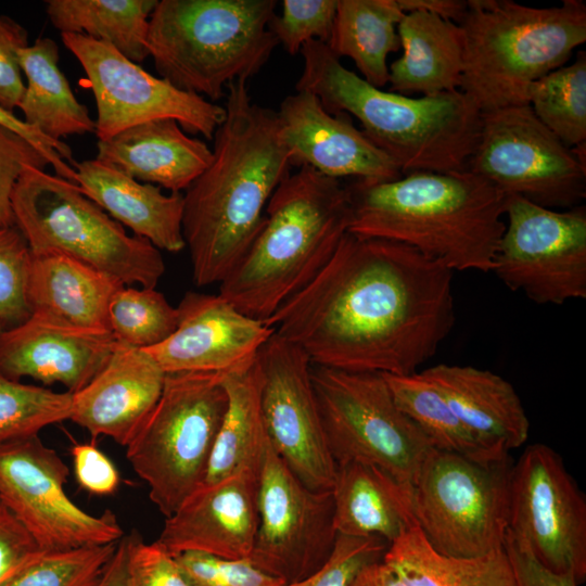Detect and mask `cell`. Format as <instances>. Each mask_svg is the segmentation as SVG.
Listing matches in <instances>:
<instances>
[{"label":"cell","instance_id":"obj_51","mask_svg":"<svg viewBox=\"0 0 586 586\" xmlns=\"http://www.w3.org/2000/svg\"><path fill=\"white\" fill-rule=\"evenodd\" d=\"M404 13L426 12L460 24L468 11V0H397Z\"/></svg>","mask_w":586,"mask_h":586},{"label":"cell","instance_id":"obj_8","mask_svg":"<svg viewBox=\"0 0 586 586\" xmlns=\"http://www.w3.org/2000/svg\"><path fill=\"white\" fill-rule=\"evenodd\" d=\"M14 226L34 255L58 253L114 277L124 285L155 288L165 272L161 251L129 235L79 187L27 168L11 199Z\"/></svg>","mask_w":586,"mask_h":586},{"label":"cell","instance_id":"obj_23","mask_svg":"<svg viewBox=\"0 0 586 586\" xmlns=\"http://www.w3.org/2000/svg\"><path fill=\"white\" fill-rule=\"evenodd\" d=\"M166 373L141 348L115 342L102 369L72 393L69 420L127 446L156 405Z\"/></svg>","mask_w":586,"mask_h":586},{"label":"cell","instance_id":"obj_36","mask_svg":"<svg viewBox=\"0 0 586 586\" xmlns=\"http://www.w3.org/2000/svg\"><path fill=\"white\" fill-rule=\"evenodd\" d=\"M527 103L566 146L586 142V53L533 82Z\"/></svg>","mask_w":586,"mask_h":586},{"label":"cell","instance_id":"obj_32","mask_svg":"<svg viewBox=\"0 0 586 586\" xmlns=\"http://www.w3.org/2000/svg\"><path fill=\"white\" fill-rule=\"evenodd\" d=\"M383 562L407 586H515L505 548L471 558L441 555L417 524L391 543Z\"/></svg>","mask_w":586,"mask_h":586},{"label":"cell","instance_id":"obj_13","mask_svg":"<svg viewBox=\"0 0 586 586\" xmlns=\"http://www.w3.org/2000/svg\"><path fill=\"white\" fill-rule=\"evenodd\" d=\"M494 272L539 305L586 298V207L558 211L507 195Z\"/></svg>","mask_w":586,"mask_h":586},{"label":"cell","instance_id":"obj_22","mask_svg":"<svg viewBox=\"0 0 586 586\" xmlns=\"http://www.w3.org/2000/svg\"><path fill=\"white\" fill-rule=\"evenodd\" d=\"M111 331L81 328L43 313L0 332V372L61 383L75 393L102 369L115 344Z\"/></svg>","mask_w":586,"mask_h":586},{"label":"cell","instance_id":"obj_35","mask_svg":"<svg viewBox=\"0 0 586 586\" xmlns=\"http://www.w3.org/2000/svg\"><path fill=\"white\" fill-rule=\"evenodd\" d=\"M382 375L399 409L433 448L480 461L508 458V455L486 449L458 419L435 384L420 371L407 375Z\"/></svg>","mask_w":586,"mask_h":586},{"label":"cell","instance_id":"obj_38","mask_svg":"<svg viewBox=\"0 0 586 586\" xmlns=\"http://www.w3.org/2000/svg\"><path fill=\"white\" fill-rule=\"evenodd\" d=\"M72 393L24 384L0 372V445L69 420Z\"/></svg>","mask_w":586,"mask_h":586},{"label":"cell","instance_id":"obj_17","mask_svg":"<svg viewBox=\"0 0 586 586\" xmlns=\"http://www.w3.org/2000/svg\"><path fill=\"white\" fill-rule=\"evenodd\" d=\"M331 489L306 486L268 443L258 472V527L250 560L285 585L315 572L336 539Z\"/></svg>","mask_w":586,"mask_h":586},{"label":"cell","instance_id":"obj_27","mask_svg":"<svg viewBox=\"0 0 586 586\" xmlns=\"http://www.w3.org/2000/svg\"><path fill=\"white\" fill-rule=\"evenodd\" d=\"M331 492L337 534L377 536L391 545L417 524L412 487L377 466L359 461L336 464Z\"/></svg>","mask_w":586,"mask_h":586},{"label":"cell","instance_id":"obj_5","mask_svg":"<svg viewBox=\"0 0 586 586\" xmlns=\"http://www.w3.org/2000/svg\"><path fill=\"white\" fill-rule=\"evenodd\" d=\"M349 220L347 184L298 167L272 193L259 231L218 294L265 322L322 270Z\"/></svg>","mask_w":586,"mask_h":586},{"label":"cell","instance_id":"obj_48","mask_svg":"<svg viewBox=\"0 0 586 586\" xmlns=\"http://www.w3.org/2000/svg\"><path fill=\"white\" fill-rule=\"evenodd\" d=\"M72 457L79 485L94 495H111L119 485L114 463L93 444H75Z\"/></svg>","mask_w":586,"mask_h":586},{"label":"cell","instance_id":"obj_29","mask_svg":"<svg viewBox=\"0 0 586 586\" xmlns=\"http://www.w3.org/2000/svg\"><path fill=\"white\" fill-rule=\"evenodd\" d=\"M122 285L114 277L65 255L31 254L26 297L30 313L110 331V302Z\"/></svg>","mask_w":586,"mask_h":586},{"label":"cell","instance_id":"obj_25","mask_svg":"<svg viewBox=\"0 0 586 586\" xmlns=\"http://www.w3.org/2000/svg\"><path fill=\"white\" fill-rule=\"evenodd\" d=\"M97 160L135 180L181 193L208 167L213 151L171 118L153 119L98 141Z\"/></svg>","mask_w":586,"mask_h":586},{"label":"cell","instance_id":"obj_31","mask_svg":"<svg viewBox=\"0 0 586 586\" xmlns=\"http://www.w3.org/2000/svg\"><path fill=\"white\" fill-rule=\"evenodd\" d=\"M22 73L27 79L18 107L23 120L53 141L95 132V122L80 103L59 67V47L51 38H38L20 51Z\"/></svg>","mask_w":586,"mask_h":586},{"label":"cell","instance_id":"obj_24","mask_svg":"<svg viewBox=\"0 0 586 586\" xmlns=\"http://www.w3.org/2000/svg\"><path fill=\"white\" fill-rule=\"evenodd\" d=\"M488 450L508 455L523 445L530 421L514 387L500 375L472 366L438 364L420 371Z\"/></svg>","mask_w":586,"mask_h":586},{"label":"cell","instance_id":"obj_10","mask_svg":"<svg viewBox=\"0 0 586 586\" xmlns=\"http://www.w3.org/2000/svg\"><path fill=\"white\" fill-rule=\"evenodd\" d=\"M509 459L480 461L431 448L412 484L415 520L441 555L480 557L504 548Z\"/></svg>","mask_w":586,"mask_h":586},{"label":"cell","instance_id":"obj_15","mask_svg":"<svg viewBox=\"0 0 586 586\" xmlns=\"http://www.w3.org/2000/svg\"><path fill=\"white\" fill-rule=\"evenodd\" d=\"M68 474L38 435L0 445V502L42 550L117 543L125 534L115 514L78 507L65 491Z\"/></svg>","mask_w":586,"mask_h":586},{"label":"cell","instance_id":"obj_40","mask_svg":"<svg viewBox=\"0 0 586 586\" xmlns=\"http://www.w3.org/2000/svg\"><path fill=\"white\" fill-rule=\"evenodd\" d=\"M31 253L15 226H0V326L14 327L30 315L26 297Z\"/></svg>","mask_w":586,"mask_h":586},{"label":"cell","instance_id":"obj_50","mask_svg":"<svg viewBox=\"0 0 586 586\" xmlns=\"http://www.w3.org/2000/svg\"><path fill=\"white\" fill-rule=\"evenodd\" d=\"M504 548L507 552L515 586H578L570 575L558 574L520 548L506 533Z\"/></svg>","mask_w":586,"mask_h":586},{"label":"cell","instance_id":"obj_11","mask_svg":"<svg viewBox=\"0 0 586 586\" xmlns=\"http://www.w3.org/2000/svg\"><path fill=\"white\" fill-rule=\"evenodd\" d=\"M311 381L335 464L370 463L412 487L433 447L399 409L382 373L313 365Z\"/></svg>","mask_w":586,"mask_h":586},{"label":"cell","instance_id":"obj_46","mask_svg":"<svg viewBox=\"0 0 586 586\" xmlns=\"http://www.w3.org/2000/svg\"><path fill=\"white\" fill-rule=\"evenodd\" d=\"M27 31L15 21L0 16V106L13 112L25 92L20 51L27 47Z\"/></svg>","mask_w":586,"mask_h":586},{"label":"cell","instance_id":"obj_21","mask_svg":"<svg viewBox=\"0 0 586 586\" xmlns=\"http://www.w3.org/2000/svg\"><path fill=\"white\" fill-rule=\"evenodd\" d=\"M258 472L200 485L166 518L155 540L169 553L250 559L258 527Z\"/></svg>","mask_w":586,"mask_h":586},{"label":"cell","instance_id":"obj_7","mask_svg":"<svg viewBox=\"0 0 586 586\" xmlns=\"http://www.w3.org/2000/svg\"><path fill=\"white\" fill-rule=\"evenodd\" d=\"M275 0H161L149 18L156 72L179 90L214 102L228 84L255 76L279 44L269 29Z\"/></svg>","mask_w":586,"mask_h":586},{"label":"cell","instance_id":"obj_3","mask_svg":"<svg viewBox=\"0 0 586 586\" xmlns=\"http://www.w3.org/2000/svg\"><path fill=\"white\" fill-rule=\"evenodd\" d=\"M348 232L406 244L449 270L492 272L507 195L469 169L354 180Z\"/></svg>","mask_w":586,"mask_h":586},{"label":"cell","instance_id":"obj_52","mask_svg":"<svg viewBox=\"0 0 586 586\" xmlns=\"http://www.w3.org/2000/svg\"><path fill=\"white\" fill-rule=\"evenodd\" d=\"M130 536L124 535L117 543L115 551L105 565L95 586H129L128 556Z\"/></svg>","mask_w":586,"mask_h":586},{"label":"cell","instance_id":"obj_39","mask_svg":"<svg viewBox=\"0 0 586 586\" xmlns=\"http://www.w3.org/2000/svg\"><path fill=\"white\" fill-rule=\"evenodd\" d=\"M117 543L41 551L0 586H95Z\"/></svg>","mask_w":586,"mask_h":586},{"label":"cell","instance_id":"obj_14","mask_svg":"<svg viewBox=\"0 0 586 586\" xmlns=\"http://www.w3.org/2000/svg\"><path fill=\"white\" fill-rule=\"evenodd\" d=\"M507 534L550 571L585 581V496L545 444L526 447L511 468Z\"/></svg>","mask_w":586,"mask_h":586},{"label":"cell","instance_id":"obj_28","mask_svg":"<svg viewBox=\"0 0 586 586\" xmlns=\"http://www.w3.org/2000/svg\"><path fill=\"white\" fill-rule=\"evenodd\" d=\"M397 34L403 53L388 65V91L434 95L460 89L464 50L460 25L417 11L405 13Z\"/></svg>","mask_w":586,"mask_h":586},{"label":"cell","instance_id":"obj_37","mask_svg":"<svg viewBox=\"0 0 586 586\" xmlns=\"http://www.w3.org/2000/svg\"><path fill=\"white\" fill-rule=\"evenodd\" d=\"M178 324V309L155 288L122 285L109 306L116 342L145 349L165 341Z\"/></svg>","mask_w":586,"mask_h":586},{"label":"cell","instance_id":"obj_45","mask_svg":"<svg viewBox=\"0 0 586 586\" xmlns=\"http://www.w3.org/2000/svg\"><path fill=\"white\" fill-rule=\"evenodd\" d=\"M49 162L26 139L0 125V226H14L12 193L27 168L46 170Z\"/></svg>","mask_w":586,"mask_h":586},{"label":"cell","instance_id":"obj_49","mask_svg":"<svg viewBox=\"0 0 586 586\" xmlns=\"http://www.w3.org/2000/svg\"><path fill=\"white\" fill-rule=\"evenodd\" d=\"M0 125L16 132L35 146L53 167L56 176L76 184V171L67 162L75 165L72 149L63 141H53L28 126L13 112L0 106Z\"/></svg>","mask_w":586,"mask_h":586},{"label":"cell","instance_id":"obj_26","mask_svg":"<svg viewBox=\"0 0 586 586\" xmlns=\"http://www.w3.org/2000/svg\"><path fill=\"white\" fill-rule=\"evenodd\" d=\"M74 169L81 193L135 235L160 251L177 253L186 247L182 193L165 194L97 158L76 162Z\"/></svg>","mask_w":586,"mask_h":586},{"label":"cell","instance_id":"obj_20","mask_svg":"<svg viewBox=\"0 0 586 586\" xmlns=\"http://www.w3.org/2000/svg\"><path fill=\"white\" fill-rule=\"evenodd\" d=\"M177 309L175 331L144 349L166 374L225 373L255 356L275 333L219 294L188 292Z\"/></svg>","mask_w":586,"mask_h":586},{"label":"cell","instance_id":"obj_47","mask_svg":"<svg viewBox=\"0 0 586 586\" xmlns=\"http://www.w3.org/2000/svg\"><path fill=\"white\" fill-rule=\"evenodd\" d=\"M42 550L0 502V585Z\"/></svg>","mask_w":586,"mask_h":586},{"label":"cell","instance_id":"obj_41","mask_svg":"<svg viewBox=\"0 0 586 586\" xmlns=\"http://www.w3.org/2000/svg\"><path fill=\"white\" fill-rule=\"evenodd\" d=\"M281 7V14L273 15L269 29L290 55L295 56L311 40L327 44L337 0H283Z\"/></svg>","mask_w":586,"mask_h":586},{"label":"cell","instance_id":"obj_19","mask_svg":"<svg viewBox=\"0 0 586 586\" xmlns=\"http://www.w3.org/2000/svg\"><path fill=\"white\" fill-rule=\"evenodd\" d=\"M277 115L279 136L293 166H308L339 180L381 182L403 176L348 115L329 113L309 91L285 97Z\"/></svg>","mask_w":586,"mask_h":586},{"label":"cell","instance_id":"obj_1","mask_svg":"<svg viewBox=\"0 0 586 586\" xmlns=\"http://www.w3.org/2000/svg\"><path fill=\"white\" fill-rule=\"evenodd\" d=\"M453 273L406 244L347 232L265 323L315 366L412 374L454 328Z\"/></svg>","mask_w":586,"mask_h":586},{"label":"cell","instance_id":"obj_9","mask_svg":"<svg viewBox=\"0 0 586 586\" xmlns=\"http://www.w3.org/2000/svg\"><path fill=\"white\" fill-rule=\"evenodd\" d=\"M224 373H167L162 394L126 446L133 471L168 518L202 483L225 416Z\"/></svg>","mask_w":586,"mask_h":586},{"label":"cell","instance_id":"obj_18","mask_svg":"<svg viewBox=\"0 0 586 586\" xmlns=\"http://www.w3.org/2000/svg\"><path fill=\"white\" fill-rule=\"evenodd\" d=\"M260 407L270 445L308 487L331 489L336 464L328 448L311 381V361L273 333L257 353Z\"/></svg>","mask_w":586,"mask_h":586},{"label":"cell","instance_id":"obj_33","mask_svg":"<svg viewBox=\"0 0 586 586\" xmlns=\"http://www.w3.org/2000/svg\"><path fill=\"white\" fill-rule=\"evenodd\" d=\"M404 15L397 0H337L327 46L337 58L351 59L362 79L382 89L388 82L387 56L400 49L397 26Z\"/></svg>","mask_w":586,"mask_h":586},{"label":"cell","instance_id":"obj_12","mask_svg":"<svg viewBox=\"0 0 586 586\" xmlns=\"http://www.w3.org/2000/svg\"><path fill=\"white\" fill-rule=\"evenodd\" d=\"M468 169L506 195L564 211L586 196V166L528 104L482 112Z\"/></svg>","mask_w":586,"mask_h":586},{"label":"cell","instance_id":"obj_53","mask_svg":"<svg viewBox=\"0 0 586 586\" xmlns=\"http://www.w3.org/2000/svg\"><path fill=\"white\" fill-rule=\"evenodd\" d=\"M351 586H407L383 560L361 571Z\"/></svg>","mask_w":586,"mask_h":586},{"label":"cell","instance_id":"obj_34","mask_svg":"<svg viewBox=\"0 0 586 586\" xmlns=\"http://www.w3.org/2000/svg\"><path fill=\"white\" fill-rule=\"evenodd\" d=\"M157 0H48L46 11L61 34L112 44L135 63L149 56V18Z\"/></svg>","mask_w":586,"mask_h":586},{"label":"cell","instance_id":"obj_44","mask_svg":"<svg viewBox=\"0 0 586 586\" xmlns=\"http://www.w3.org/2000/svg\"><path fill=\"white\" fill-rule=\"evenodd\" d=\"M129 536V586H194L175 556L163 546L144 543L136 531Z\"/></svg>","mask_w":586,"mask_h":586},{"label":"cell","instance_id":"obj_42","mask_svg":"<svg viewBox=\"0 0 586 586\" xmlns=\"http://www.w3.org/2000/svg\"><path fill=\"white\" fill-rule=\"evenodd\" d=\"M388 547L381 537L337 534L327 560L308 576L285 586H351L364 569L383 560Z\"/></svg>","mask_w":586,"mask_h":586},{"label":"cell","instance_id":"obj_43","mask_svg":"<svg viewBox=\"0 0 586 586\" xmlns=\"http://www.w3.org/2000/svg\"><path fill=\"white\" fill-rule=\"evenodd\" d=\"M175 558L194 586H285L250 559H224L196 551Z\"/></svg>","mask_w":586,"mask_h":586},{"label":"cell","instance_id":"obj_30","mask_svg":"<svg viewBox=\"0 0 586 586\" xmlns=\"http://www.w3.org/2000/svg\"><path fill=\"white\" fill-rule=\"evenodd\" d=\"M222 383L228 396L227 409L202 484L245 470L259 471L269 443L260 407L262 371L257 354L225 372Z\"/></svg>","mask_w":586,"mask_h":586},{"label":"cell","instance_id":"obj_4","mask_svg":"<svg viewBox=\"0 0 586 586\" xmlns=\"http://www.w3.org/2000/svg\"><path fill=\"white\" fill-rule=\"evenodd\" d=\"M300 53L304 66L295 90L316 94L331 114L355 117L403 176L468 169L482 111L463 91L410 98L373 87L323 42L311 40Z\"/></svg>","mask_w":586,"mask_h":586},{"label":"cell","instance_id":"obj_2","mask_svg":"<svg viewBox=\"0 0 586 586\" xmlns=\"http://www.w3.org/2000/svg\"><path fill=\"white\" fill-rule=\"evenodd\" d=\"M225 109L212 162L183 194L182 233L198 286L220 283L242 259L292 166L277 112L253 101L246 80L228 84Z\"/></svg>","mask_w":586,"mask_h":586},{"label":"cell","instance_id":"obj_6","mask_svg":"<svg viewBox=\"0 0 586 586\" xmlns=\"http://www.w3.org/2000/svg\"><path fill=\"white\" fill-rule=\"evenodd\" d=\"M460 90L482 112L524 105L531 85L563 66L586 41V4L536 8L511 0H468Z\"/></svg>","mask_w":586,"mask_h":586},{"label":"cell","instance_id":"obj_54","mask_svg":"<svg viewBox=\"0 0 586 586\" xmlns=\"http://www.w3.org/2000/svg\"><path fill=\"white\" fill-rule=\"evenodd\" d=\"M2 329H3V328L0 326V332H1Z\"/></svg>","mask_w":586,"mask_h":586},{"label":"cell","instance_id":"obj_16","mask_svg":"<svg viewBox=\"0 0 586 586\" xmlns=\"http://www.w3.org/2000/svg\"><path fill=\"white\" fill-rule=\"evenodd\" d=\"M61 38L87 75L99 140L161 118L175 119L186 132L213 140L225 119V106L153 76L107 42L78 34H61Z\"/></svg>","mask_w":586,"mask_h":586}]
</instances>
